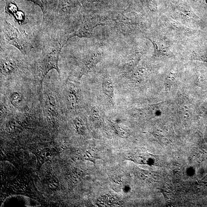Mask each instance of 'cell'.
<instances>
[{
	"instance_id": "6da1fadb",
	"label": "cell",
	"mask_w": 207,
	"mask_h": 207,
	"mask_svg": "<svg viewBox=\"0 0 207 207\" xmlns=\"http://www.w3.org/2000/svg\"><path fill=\"white\" fill-rule=\"evenodd\" d=\"M64 40L61 39H52L49 40L43 47L42 52L40 57L33 70L35 79L43 86L44 79L52 70H55L58 74L59 78H60V73L58 68V61L60 52L64 45Z\"/></svg>"
},
{
	"instance_id": "52a82bcc",
	"label": "cell",
	"mask_w": 207,
	"mask_h": 207,
	"mask_svg": "<svg viewBox=\"0 0 207 207\" xmlns=\"http://www.w3.org/2000/svg\"><path fill=\"white\" fill-rule=\"evenodd\" d=\"M73 121L78 133L82 135H85L86 133L85 125L82 118L78 116L74 118Z\"/></svg>"
},
{
	"instance_id": "7a4b0ae2",
	"label": "cell",
	"mask_w": 207,
	"mask_h": 207,
	"mask_svg": "<svg viewBox=\"0 0 207 207\" xmlns=\"http://www.w3.org/2000/svg\"><path fill=\"white\" fill-rule=\"evenodd\" d=\"M60 87L53 82L43 85L42 109L43 115L51 127H55L60 122L63 114Z\"/></svg>"
},
{
	"instance_id": "5b68a950",
	"label": "cell",
	"mask_w": 207,
	"mask_h": 207,
	"mask_svg": "<svg viewBox=\"0 0 207 207\" xmlns=\"http://www.w3.org/2000/svg\"><path fill=\"white\" fill-rule=\"evenodd\" d=\"M60 91L63 107L69 110H78L82 106V95L79 84L71 81L65 82Z\"/></svg>"
},
{
	"instance_id": "9c48e42d",
	"label": "cell",
	"mask_w": 207,
	"mask_h": 207,
	"mask_svg": "<svg viewBox=\"0 0 207 207\" xmlns=\"http://www.w3.org/2000/svg\"><path fill=\"white\" fill-rule=\"evenodd\" d=\"M90 114L91 116L93 119L97 120L99 119L100 112L96 107H92L90 110Z\"/></svg>"
},
{
	"instance_id": "8992f818",
	"label": "cell",
	"mask_w": 207,
	"mask_h": 207,
	"mask_svg": "<svg viewBox=\"0 0 207 207\" xmlns=\"http://www.w3.org/2000/svg\"><path fill=\"white\" fill-rule=\"evenodd\" d=\"M102 87L104 93L107 97L111 104H113L114 99V87L110 79L105 78L103 79Z\"/></svg>"
},
{
	"instance_id": "ba28073f",
	"label": "cell",
	"mask_w": 207,
	"mask_h": 207,
	"mask_svg": "<svg viewBox=\"0 0 207 207\" xmlns=\"http://www.w3.org/2000/svg\"><path fill=\"white\" fill-rule=\"evenodd\" d=\"M5 9L8 13L13 14L18 10L17 5L12 0H7L5 4Z\"/></svg>"
},
{
	"instance_id": "3957f363",
	"label": "cell",
	"mask_w": 207,
	"mask_h": 207,
	"mask_svg": "<svg viewBox=\"0 0 207 207\" xmlns=\"http://www.w3.org/2000/svg\"><path fill=\"white\" fill-rule=\"evenodd\" d=\"M28 67L17 57L11 55H1V78L2 82L25 77L22 76Z\"/></svg>"
},
{
	"instance_id": "277c9868",
	"label": "cell",
	"mask_w": 207,
	"mask_h": 207,
	"mask_svg": "<svg viewBox=\"0 0 207 207\" xmlns=\"http://www.w3.org/2000/svg\"><path fill=\"white\" fill-rule=\"evenodd\" d=\"M2 32L5 40L8 44L17 48L23 55L31 51L32 46L28 36L24 31H19L9 22H4Z\"/></svg>"
}]
</instances>
